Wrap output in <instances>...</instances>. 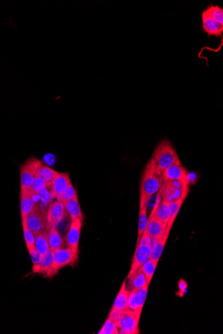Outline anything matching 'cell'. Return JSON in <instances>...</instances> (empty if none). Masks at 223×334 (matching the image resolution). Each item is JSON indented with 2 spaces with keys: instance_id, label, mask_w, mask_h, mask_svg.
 <instances>
[{
  "instance_id": "f546056e",
  "label": "cell",
  "mask_w": 223,
  "mask_h": 334,
  "mask_svg": "<svg viewBox=\"0 0 223 334\" xmlns=\"http://www.w3.org/2000/svg\"><path fill=\"white\" fill-rule=\"evenodd\" d=\"M213 19L223 25V9L219 5H210L205 10Z\"/></svg>"
},
{
  "instance_id": "52a82bcc",
  "label": "cell",
  "mask_w": 223,
  "mask_h": 334,
  "mask_svg": "<svg viewBox=\"0 0 223 334\" xmlns=\"http://www.w3.org/2000/svg\"><path fill=\"white\" fill-rule=\"evenodd\" d=\"M27 225L31 232L36 235L48 228L47 212L43 208L37 206L26 218Z\"/></svg>"
},
{
  "instance_id": "d6a6232c",
  "label": "cell",
  "mask_w": 223,
  "mask_h": 334,
  "mask_svg": "<svg viewBox=\"0 0 223 334\" xmlns=\"http://www.w3.org/2000/svg\"><path fill=\"white\" fill-rule=\"evenodd\" d=\"M76 195V191H75L74 188L73 183L71 182L65 192H64L62 195L57 198V200L62 201V202L65 203L66 201H68V200L73 199V198H74Z\"/></svg>"
},
{
  "instance_id": "3957f363",
  "label": "cell",
  "mask_w": 223,
  "mask_h": 334,
  "mask_svg": "<svg viewBox=\"0 0 223 334\" xmlns=\"http://www.w3.org/2000/svg\"><path fill=\"white\" fill-rule=\"evenodd\" d=\"M158 192L162 200L171 202L181 198H187L189 184H183L178 181H163Z\"/></svg>"
},
{
  "instance_id": "d4e9b609",
  "label": "cell",
  "mask_w": 223,
  "mask_h": 334,
  "mask_svg": "<svg viewBox=\"0 0 223 334\" xmlns=\"http://www.w3.org/2000/svg\"><path fill=\"white\" fill-rule=\"evenodd\" d=\"M37 195L39 196L40 200H41V201L45 205L49 204L54 199V198L56 197V192L53 190L52 184H51V182L46 183L45 188L42 189Z\"/></svg>"
},
{
  "instance_id": "8fae6325",
  "label": "cell",
  "mask_w": 223,
  "mask_h": 334,
  "mask_svg": "<svg viewBox=\"0 0 223 334\" xmlns=\"http://www.w3.org/2000/svg\"><path fill=\"white\" fill-rule=\"evenodd\" d=\"M163 181H178L183 184H189V178L185 168L181 165H173L163 172Z\"/></svg>"
},
{
  "instance_id": "4316f807",
  "label": "cell",
  "mask_w": 223,
  "mask_h": 334,
  "mask_svg": "<svg viewBox=\"0 0 223 334\" xmlns=\"http://www.w3.org/2000/svg\"><path fill=\"white\" fill-rule=\"evenodd\" d=\"M147 207H148V205H145V207L140 210L139 219H138L137 244L139 242L140 239H141L142 235L145 232L147 223H148Z\"/></svg>"
},
{
  "instance_id": "d6986e66",
  "label": "cell",
  "mask_w": 223,
  "mask_h": 334,
  "mask_svg": "<svg viewBox=\"0 0 223 334\" xmlns=\"http://www.w3.org/2000/svg\"><path fill=\"white\" fill-rule=\"evenodd\" d=\"M64 203L65 205L66 212L71 216L72 222L74 221L77 218L84 220V216H83L82 210H81L78 195Z\"/></svg>"
},
{
  "instance_id": "484cf974",
  "label": "cell",
  "mask_w": 223,
  "mask_h": 334,
  "mask_svg": "<svg viewBox=\"0 0 223 334\" xmlns=\"http://www.w3.org/2000/svg\"><path fill=\"white\" fill-rule=\"evenodd\" d=\"M157 265L158 262L153 261V260L149 259L148 261L146 262L140 268L143 271L144 274H145L146 279H147V284L149 286H150L151 280H152L153 275H154Z\"/></svg>"
},
{
  "instance_id": "4fadbf2b",
  "label": "cell",
  "mask_w": 223,
  "mask_h": 334,
  "mask_svg": "<svg viewBox=\"0 0 223 334\" xmlns=\"http://www.w3.org/2000/svg\"><path fill=\"white\" fill-rule=\"evenodd\" d=\"M202 28L209 36H222L223 25L213 19L205 10L202 13Z\"/></svg>"
},
{
  "instance_id": "5bb4252c",
  "label": "cell",
  "mask_w": 223,
  "mask_h": 334,
  "mask_svg": "<svg viewBox=\"0 0 223 334\" xmlns=\"http://www.w3.org/2000/svg\"><path fill=\"white\" fill-rule=\"evenodd\" d=\"M166 229L167 225L158 220L155 216L150 215L145 232L150 238L159 240L165 234Z\"/></svg>"
},
{
  "instance_id": "277c9868",
  "label": "cell",
  "mask_w": 223,
  "mask_h": 334,
  "mask_svg": "<svg viewBox=\"0 0 223 334\" xmlns=\"http://www.w3.org/2000/svg\"><path fill=\"white\" fill-rule=\"evenodd\" d=\"M78 259V255L75 254L73 249L69 247L53 251L52 265L46 277L54 276L63 267L76 263Z\"/></svg>"
},
{
  "instance_id": "5b68a950",
  "label": "cell",
  "mask_w": 223,
  "mask_h": 334,
  "mask_svg": "<svg viewBox=\"0 0 223 334\" xmlns=\"http://www.w3.org/2000/svg\"><path fill=\"white\" fill-rule=\"evenodd\" d=\"M42 165V161L34 156L29 157L23 164L21 165L20 166L21 190H32V186L35 176Z\"/></svg>"
},
{
  "instance_id": "30bf717a",
  "label": "cell",
  "mask_w": 223,
  "mask_h": 334,
  "mask_svg": "<svg viewBox=\"0 0 223 334\" xmlns=\"http://www.w3.org/2000/svg\"><path fill=\"white\" fill-rule=\"evenodd\" d=\"M64 203L57 200L49 205L47 211L48 227L57 226L64 219L66 214Z\"/></svg>"
},
{
  "instance_id": "9a60e30c",
  "label": "cell",
  "mask_w": 223,
  "mask_h": 334,
  "mask_svg": "<svg viewBox=\"0 0 223 334\" xmlns=\"http://www.w3.org/2000/svg\"><path fill=\"white\" fill-rule=\"evenodd\" d=\"M34 193L32 190H21L20 193V210L22 217L27 218L30 213L36 208V204L34 198Z\"/></svg>"
},
{
  "instance_id": "6da1fadb",
  "label": "cell",
  "mask_w": 223,
  "mask_h": 334,
  "mask_svg": "<svg viewBox=\"0 0 223 334\" xmlns=\"http://www.w3.org/2000/svg\"><path fill=\"white\" fill-rule=\"evenodd\" d=\"M163 172L151 158L145 167L140 186V210L148 205L151 197L159 191L163 182Z\"/></svg>"
},
{
  "instance_id": "ba28073f",
  "label": "cell",
  "mask_w": 223,
  "mask_h": 334,
  "mask_svg": "<svg viewBox=\"0 0 223 334\" xmlns=\"http://www.w3.org/2000/svg\"><path fill=\"white\" fill-rule=\"evenodd\" d=\"M152 247L150 245H137L132 260L131 268L127 278H130L150 259Z\"/></svg>"
},
{
  "instance_id": "2e32d148",
  "label": "cell",
  "mask_w": 223,
  "mask_h": 334,
  "mask_svg": "<svg viewBox=\"0 0 223 334\" xmlns=\"http://www.w3.org/2000/svg\"><path fill=\"white\" fill-rule=\"evenodd\" d=\"M71 182L69 174L60 173V172L56 171L51 183L52 184L53 190L56 192V198L59 197L65 192Z\"/></svg>"
},
{
  "instance_id": "d590c367",
  "label": "cell",
  "mask_w": 223,
  "mask_h": 334,
  "mask_svg": "<svg viewBox=\"0 0 223 334\" xmlns=\"http://www.w3.org/2000/svg\"><path fill=\"white\" fill-rule=\"evenodd\" d=\"M125 311H126V310H119L112 308L109 315H108V318L111 319V320L114 321L115 322H117L119 320V319L122 317V315H123V313H124Z\"/></svg>"
},
{
  "instance_id": "8992f818",
  "label": "cell",
  "mask_w": 223,
  "mask_h": 334,
  "mask_svg": "<svg viewBox=\"0 0 223 334\" xmlns=\"http://www.w3.org/2000/svg\"><path fill=\"white\" fill-rule=\"evenodd\" d=\"M142 312L126 310L117 322L119 334H140L139 321Z\"/></svg>"
},
{
  "instance_id": "83f0119b",
  "label": "cell",
  "mask_w": 223,
  "mask_h": 334,
  "mask_svg": "<svg viewBox=\"0 0 223 334\" xmlns=\"http://www.w3.org/2000/svg\"><path fill=\"white\" fill-rule=\"evenodd\" d=\"M22 225L23 227L24 236L27 249L35 247V236L27 225L26 218L22 217Z\"/></svg>"
},
{
  "instance_id": "f1b7e54d",
  "label": "cell",
  "mask_w": 223,
  "mask_h": 334,
  "mask_svg": "<svg viewBox=\"0 0 223 334\" xmlns=\"http://www.w3.org/2000/svg\"><path fill=\"white\" fill-rule=\"evenodd\" d=\"M129 280H130L133 289H138V288H141L144 286L148 285L145 274L140 269L134 273L131 278H129Z\"/></svg>"
},
{
  "instance_id": "7a4b0ae2",
  "label": "cell",
  "mask_w": 223,
  "mask_h": 334,
  "mask_svg": "<svg viewBox=\"0 0 223 334\" xmlns=\"http://www.w3.org/2000/svg\"><path fill=\"white\" fill-rule=\"evenodd\" d=\"M151 158L161 172L173 165L182 164L174 147L167 139H164L158 144Z\"/></svg>"
},
{
  "instance_id": "e575fe53",
  "label": "cell",
  "mask_w": 223,
  "mask_h": 334,
  "mask_svg": "<svg viewBox=\"0 0 223 334\" xmlns=\"http://www.w3.org/2000/svg\"><path fill=\"white\" fill-rule=\"evenodd\" d=\"M27 250L29 251V254L30 255L31 259H32V261L34 265H38L41 262L42 256V255L37 251L36 247H30V248H27Z\"/></svg>"
},
{
  "instance_id": "44dd1931",
  "label": "cell",
  "mask_w": 223,
  "mask_h": 334,
  "mask_svg": "<svg viewBox=\"0 0 223 334\" xmlns=\"http://www.w3.org/2000/svg\"><path fill=\"white\" fill-rule=\"evenodd\" d=\"M48 228H49L48 234H49L50 249L55 251L64 248V241L63 238L59 234L57 226H51Z\"/></svg>"
},
{
  "instance_id": "4dcf8cb0",
  "label": "cell",
  "mask_w": 223,
  "mask_h": 334,
  "mask_svg": "<svg viewBox=\"0 0 223 334\" xmlns=\"http://www.w3.org/2000/svg\"><path fill=\"white\" fill-rule=\"evenodd\" d=\"M99 334H119V330L118 328L117 322L111 320V319H107L105 322L104 326L102 329L99 330Z\"/></svg>"
},
{
  "instance_id": "8d00e7d4",
  "label": "cell",
  "mask_w": 223,
  "mask_h": 334,
  "mask_svg": "<svg viewBox=\"0 0 223 334\" xmlns=\"http://www.w3.org/2000/svg\"><path fill=\"white\" fill-rule=\"evenodd\" d=\"M187 282H186L185 280H182V279H180L179 282H178V288H179V291H181L182 292V296H183V295H182L184 294V292H186V290H187Z\"/></svg>"
},
{
  "instance_id": "603a6c76",
  "label": "cell",
  "mask_w": 223,
  "mask_h": 334,
  "mask_svg": "<svg viewBox=\"0 0 223 334\" xmlns=\"http://www.w3.org/2000/svg\"><path fill=\"white\" fill-rule=\"evenodd\" d=\"M35 247L42 256H44L50 249L47 231H44L35 236Z\"/></svg>"
},
{
  "instance_id": "cb8c5ba5",
  "label": "cell",
  "mask_w": 223,
  "mask_h": 334,
  "mask_svg": "<svg viewBox=\"0 0 223 334\" xmlns=\"http://www.w3.org/2000/svg\"><path fill=\"white\" fill-rule=\"evenodd\" d=\"M186 198H181L175 201L169 202V220L168 222L167 229L171 231L172 228L173 223L176 220V216L181 208L182 203H184Z\"/></svg>"
},
{
  "instance_id": "1f68e13d",
  "label": "cell",
  "mask_w": 223,
  "mask_h": 334,
  "mask_svg": "<svg viewBox=\"0 0 223 334\" xmlns=\"http://www.w3.org/2000/svg\"><path fill=\"white\" fill-rule=\"evenodd\" d=\"M55 172L56 171L53 170L50 168H49L48 166H44L43 164L40 166V168L38 169V174H39L42 179H44L46 182H51L52 180L53 176H54Z\"/></svg>"
},
{
  "instance_id": "ffe728a7",
  "label": "cell",
  "mask_w": 223,
  "mask_h": 334,
  "mask_svg": "<svg viewBox=\"0 0 223 334\" xmlns=\"http://www.w3.org/2000/svg\"><path fill=\"white\" fill-rule=\"evenodd\" d=\"M130 292L126 289V280L124 281L117 298L114 301L113 309L119 310H126L128 309V298Z\"/></svg>"
},
{
  "instance_id": "836d02e7",
  "label": "cell",
  "mask_w": 223,
  "mask_h": 334,
  "mask_svg": "<svg viewBox=\"0 0 223 334\" xmlns=\"http://www.w3.org/2000/svg\"><path fill=\"white\" fill-rule=\"evenodd\" d=\"M45 181L41 178V176L37 172L35 176L34 181H33L32 189L34 195H37L42 190L45 188L46 185Z\"/></svg>"
},
{
  "instance_id": "ac0fdd59",
  "label": "cell",
  "mask_w": 223,
  "mask_h": 334,
  "mask_svg": "<svg viewBox=\"0 0 223 334\" xmlns=\"http://www.w3.org/2000/svg\"><path fill=\"white\" fill-rule=\"evenodd\" d=\"M53 251L50 249L44 256H42L41 262L38 265L33 266V272L46 275L50 270L52 265Z\"/></svg>"
},
{
  "instance_id": "9c48e42d",
  "label": "cell",
  "mask_w": 223,
  "mask_h": 334,
  "mask_svg": "<svg viewBox=\"0 0 223 334\" xmlns=\"http://www.w3.org/2000/svg\"><path fill=\"white\" fill-rule=\"evenodd\" d=\"M82 222L83 220L80 218H77L74 221L71 222V227L66 236V242L68 246L71 247L74 254L78 256Z\"/></svg>"
},
{
  "instance_id": "e0dca14e",
  "label": "cell",
  "mask_w": 223,
  "mask_h": 334,
  "mask_svg": "<svg viewBox=\"0 0 223 334\" xmlns=\"http://www.w3.org/2000/svg\"><path fill=\"white\" fill-rule=\"evenodd\" d=\"M151 215L155 216L158 220L163 222L167 226L169 220V202L165 200L161 201L159 194L158 195L155 206Z\"/></svg>"
},
{
  "instance_id": "7c38bea8",
  "label": "cell",
  "mask_w": 223,
  "mask_h": 334,
  "mask_svg": "<svg viewBox=\"0 0 223 334\" xmlns=\"http://www.w3.org/2000/svg\"><path fill=\"white\" fill-rule=\"evenodd\" d=\"M149 286L147 285L138 289H133L129 294L128 309L132 311H141L145 305Z\"/></svg>"
},
{
  "instance_id": "7402d4cb",
  "label": "cell",
  "mask_w": 223,
  "mask_h": 334,
  "mask_svg": "<svg viewBox=\"0 0 223 334\" xmlns=\"http://www.w3.org/2000/svg\"><path fill=\"white\" fill-rule=\"evenodd\" d=\"M170 232V230L166 229L165 234L163 235L161 238L158 240L156 244H154V246L152 247V251H151L150 260L158 263V261H159L160 258H161L162 254H163V250L165 249Z\"/></svg>"
}]
</instances>
